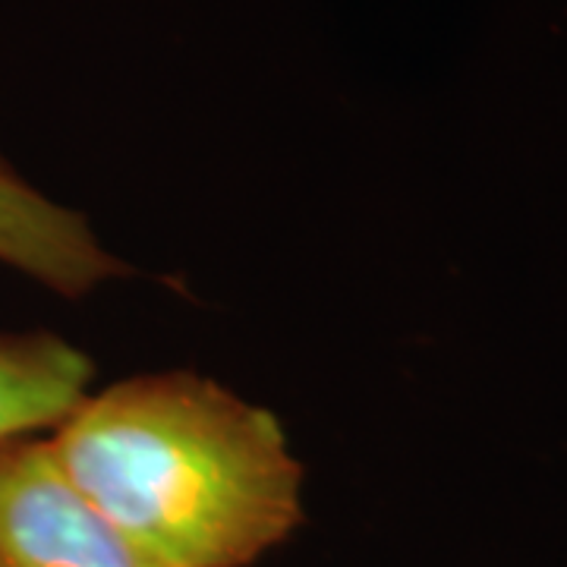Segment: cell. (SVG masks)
Wrapping results in <instances>:
<instances>
[{
	"label": "cell",
	"instance_id": "1",
	"mask_svg": "<svg viewBox=\"0 0 567 567\" xmlns=\"http://www.w3.org/2000/svg\"><path fill=\"white\" fill-rule=\"evenodd\" d=\"M80 488L155 567H246L303 517L278 420L196 375L82 398L48 435Z\"/></svg>",
	"mask_w": 567,
	"mask_h": 567
},
{
	"label": "cell",
	"instance_id": "2",
	"mask_svg": "<svg viewBox=\"0 0 567 567\" xmlns=\"http://www.w3.org/2000/svg\"><path fill=\"white\" fill-rule=\"evenodd\" d=\"M0 567H155L63 473L51 442H0Z\"/></svg>",
	"mask_w": 567,
	"mask_h": 567
},
{
	"label": "cell",
	"instance_id": "3",
	"mask_svg": "<svg viewBox=\"0 0 567 567\" xmlns=\"http://www.w3.org/2000/svg\"><path fill=\"white\" fill-rule=\"evenodd\" d=\"M0 262L32 281L80 297L111 278L117 262L76 212L51 203L0 158Z\"/></svg>",
	"mask_w": 567,
	"mask_h": 567
},
{
	"label": "cell",
	"instance_id": "4",
	"mask_svg": "<svg viewBox=\"0 0 567 567\" xmlns=\"http://www.w3.org/2000/svg\"><path fill=\"white\" fill-rule=\"evenodd\" d=\"M89 357L51 331H0V442L54 429L85 398Z\"/></svg>",
	"mask_w": 567,
	"mask_h": 567
}]
</instances>
